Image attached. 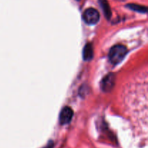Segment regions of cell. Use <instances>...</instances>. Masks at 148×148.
<instances>
[{"label": "cell", "mask_w": 148, "mask_h": 148, "mask_svg": "<svg viewBox=\"0 0 148 148\" xmlns=\"http://www.w3.org/2000/svg\"><path fill=\"white\" fill-rule=\"evenodd\" d=\"M115 85V75L111 73L107 75L101 81V89L105 92H111Z\"/></svg>", "instance_id": "obj_3"}, {"label": "cell", "mask_w": 148, "mask_h": 148, "mask_svg": "<svg viewBox=\"0 0 148 148\" xmlns=\"http://www.w3.org/2000/svg\"><path fill=\"white\" fill-rule=\"evenodd\" d=\"M99 4L102 8L103 11L106 17L108 20H109L111 17V10L108 1L107 0H99Z\"/></svg>", "instance_id": "obj_6"}, {"label": "cell", "mask_w": 148, "mask_h": 148, "mask_svg": "<svg viewBox=\"0 0 148 148\" xmlns=\"http://www.w3.org/2000/svg\"><path fill=\"white\" fill-rule=\"evenodd\" d=\"M127 7H128L129 9L132 10H134V11L140 13H146L147 11V9L146 7H144V6L139 5V4H127Z\"/></svg>", "instance_id": "obj_7"}, {"label": "cell", "mask_w": 148, "mask_h": 148, "mask_svg": "<svg viewBox=\"0 0 148 148\" xmlns=\"http://www.w3.org/2000/svg\"><path fill=\"white\" fill-rule=\"evenodd\" d=\"M73 117V111L70 107H64L62 110L59 115V122L61 124H67L72 120Z\"/></svg>", "instance_id": "obj_4"}, {"label": "cell", "mask_w": 148, "mask_h": 148, "mask_svg": "<svg viewBox=\"0 0 148 148\" xmlns=\"http://www.w3.org/2000/svg\"><path fill=\"white\" fill-rule=\"evenodd\" d=\"M127 49L123 45H116L110 49L108 58L112 64L116 65L124 60L127 55Z\"/></svg>", "instance_id": "obj_1"}, {"label": "cell", "mask_w": 148, "mask_h": 148, "mask_svg": "<svg viewBox=\"0 0 148 148\" xmlns=\"http://www.w3.org/2000/svg\"><path fill=\"white\" fill-rule=\"evenodd\" d=\"M83 20L87 24L95 25L99 21L100 14L97 10L94 8H88L84 12Z\"/></svg>", "instance_id": "obj_2"}, {"label": "cell", "mask_w": 148, "mask_h": 148, "mask_svg": "<svg viewBox=\"0 0 148 148\" xmlns=\"http://www.w3.org/2000/svg\"><path fill=\"white\" fill-rule=\"evenodd\" d=\"M93 56V49L91 43H87L83 49L82 51V57L85 61H90L92 59Z\"/></svg>", "instance_id": "obj_5"}]
</instances>
